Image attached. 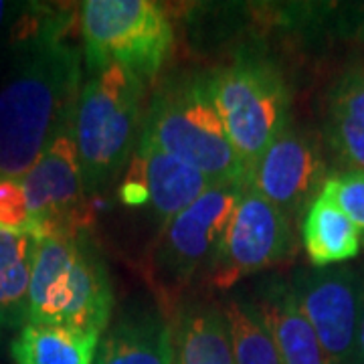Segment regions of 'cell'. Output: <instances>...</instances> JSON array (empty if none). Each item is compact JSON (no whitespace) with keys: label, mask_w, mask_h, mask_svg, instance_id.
I'll return each instance as SVG.
<instances>
[{"label":"cell","mask_w":364,"mask_h":364,"mask_svg":"<svg viewBox=\"0 0 364 364\" xmlns=\"http://www.w3.org/2000/svg\"><path fill=\"white\" fill-rule=\"evenodd\" d=\"M326 162L310 134L287 126L247 174V186L265 196L289 221L306 215L326 181Z\"/></svg>","instance_id":"11"},{"label":"cell","mask_w":364,"mask_h":364,"mask_svg":"<svg viewBox=\"0 0 364 364\" xmlns=\"http://www.w3.org/2000/svg\"><path fill=\"white\" fill-rule=\"evenodd\" d=\"M18 181L33 221V233L39 239L87 229V193L73 126Z\"/></svg>","instance_id":"10"},{"label":"cell","mask_w":364,"mask_h":364,"mask_svg":"<svg viewBox=\"0 0 364 364\" xmlns=\"http://www.w3.org/2000/svg\"><path fill=\"white\" fill-rule=\"evenodd\" d=\"M243 188L245 184L235 182L215 184L160 227L146 253L144 275L168 318L191 287L208 282Z\"/></svg>","instance_id":"5"},{"label":"cell","mask_w":364,"mask_h":364,"mask_svg":"<svg viewBox=\"0 0 364 364\" xmlns=\"http://www.w3.org/2000/svg\"><path fill=\"white\" fill-rule=\"evenodd\" d=\"M21 25V55L0 85V178L23 176L73 126L83 87V53L67 39L65 14L35 11Z\"/></svg>","instance_id":"1"},{"label":"cell","mask_w":364,"mask_h":364,"mask_svg":"<svg viewBox=\"0 0 364 364\" xmlns=\"http://www.w3.org/2000/svg\"><path fill=\"white\" fill-rule=\"evenodd\" d=\"M0 229L13 233H33V221L18 176L0 178Z\"/></svg>","instance_id":"22"},{"label":"cell","mask_w":364,"mask_h":364,"mask_svg":"<svg viewBox=\"0 0 364 364\" xmlns=\"http://www.w3.org/2000/svg\"><path fill=\"white\" fill-rule=\"evenodd\" d=\"M350 28V37L356 45L364 49V4H356L348 13V21L344 23Z\"/></svg>","instance_id":"23"},{"label":"cell","mask_w":364,"mask_h":364,"mask_svg":"<svg viewBox=\"0 0 364 364\" xmlns=\"http://www.w3.org/2000/svg\"><path fill=\"white\" fill-rule=\"evenodd\" d=\"M146 83L119 65L90 73L79 93L73 136L87 196L102 193L130 162L144 128Z\"/></svg>","instance_id":"3"},{"label":"cell","mask_w":364,"mask_h":364,"mask_svg":"<svg viewBox=\"0 0 364 364\" xmlns=\"http://www.w3.org/2000/svg\"><path fill=\"white\" fill-rule=\"evenodd\" d=\"M322 191L358 229L364 245V170L332 172L326 176Z\"/></svg>","instance_id":"21"},{"label":"cell","mask_w":364,"mask_h":364,"mask_svg":"<svg viewBox=\"0 0 364 364\" xmlns=\"http://www.w3.org/2000/svg\"><path fill=\"white\" fill-rule=\"evenodd\" d=\"M112 312V277L90 231L41 239L28 289L26 322L65 326L104 336Z\"/></svg>","instance_id":"2"},{"label":"cell","mask_w":364,"mask_h":364,"mask_svg":"<svg viewBox=\"0 0 364 364\" xmlns=\"http://www.w3.org/2000/svg\"><path fill=\"white\" fill-rule=\"evenodd\" d=\"M13 11V4H9V2H0V28L4 25V21H6V16L11 14Z\"/></svg>","instance_id":"25"},{"label":"cell","mask_w":364,"mask_h":364,"mask_svg":"<svg viewBox=\"0 0 364 364\" xmlns=\"http://www.w3.org/2000/svg\"><path fill=\"white\" fill-rule=\"evenodd\" d=\"M207 87L245 170L289 126V87L284 73L257 55L207 73Z\"/></svg>","instance_id":"7"},{"label":"cell","mask_w":364,"mask_h":364,"mask_svg":"<svg viewBox=\"0 0 364 364\" xmlns=\"http://www.w3.org/2000/svg\"><path fill=\"white\" fill-rule=\"evenodd\" d=\"M324 134L346 170H364V61L346 67L330 85Z\"/></svg>","instance_id":"15"},{"label":"cell","mask_w":364,"mask_h":364,"mask_svg":"<svg viewBox=\"0 0 364 364\" xmlns=\"http://www.w3.org/2000/svg\"><path fill=\"white\" fill-rule=\"evenodd\" d=\"M328 364H354L363 322L364 279L346 265L312 267L289 279Z\"/></svg>","instance_id":"9"},{"label":"cell","mask_w":364,"mask_h":364,"mask_svg":"<svg viewBox=\"0 0 364 364\" xmlns=\"http://www.w3.org/2000/svg\"><path fill=\"white\" fill-rule=\"evenodd\" d=\"M90 73L119 65L150 85L168 61L174 26L154 0H87L79 9Z\"/></svg>","instance_id":"6"},{"label":"cell","mask_w":364,"mask_h":364,"mask_svg":"<svg viewBox=\"0 0 364 364\" xmlns=\"http://www.w3.org/2000/svg\"><path fill=\"white\" fill-rule=\"evenodd\" d=\"M215 184L221 182L162 152L140 136L119 195L126 205H146L158 225L164 227Z\"/></svg>","instance_id":"12"},{"label":"cell","mask_w":364,"mask_h":364,"mask_svg":"<svg viewBox=\"0 0 364 364\" xmlns=\"http://www.w3.org/2000/svg\"><path fill=\"white\" fill-rule=\"evenodd\" d=\"M100 340L65 326L26 322L11 342V358L14 364H93Z\"/></svg>","instance_id":"18"},{"label":"cell","mask_w":364,"mask_h":364,"mask_svg":"<svg viewBox=\"0 0 364 364\" xmlns=\"http://www.w3.org/2000/svg\"><path fill=\"white\" fill-rule=\"evenodd\" d=\"M227 316L235 364H284L257 306L245 298H233L223 304Z\"/></svg>","instance_id":"20"},{"label":"cell","mask_w":364,"mask_h":364,"mask_svg":"<svg viewBox=\"0 0 364 364\" xmlns=\"http://www.w3.org/2000/svg\"><path fill=\"white\" fill-rule=\"evenodd\" d=\"M39 237L0 229V328H23Z\"/></svg>","instance_id":"19"},{"label":"cell","mask_w":364,"mask_h":364,"mask_svg":"<svg viewBox=\"0 0 364 364\" xmlns=\"http://www.w3.org/2000/svg\"><path fill=\"white\" fill-rule=\"evenodd\" d=\"M301 241L312 267H332L360 253L358 229L340 207L320 191L301 221Z\"/></svg>","instance_id":"17"},{"label":"cell","mask_w":364,"mask_h":364,"mask_svg":"<svg viewBox=\"0 0 364 364\" xmlns=\"http://www.w3.org/2000/svg\"><path fill=\"white\" fill-rule=\"evenodd\" d=\"M142 138L215 182H247L245 164L208 93L207 75L164 81L146 109Z\"/></svg>","instance_id":"4"},{"label":"cell","mask_w":364,"mask_h":364,"mask_svg":"<svg viewBox=\"0 0 364 364\" xmlns=\"http://www.w3.org/2000/svg\"><path fill=\"white\" fill-rule=\"evenodd\" d=\"M296 253L291 221L245 184L223 239L208 284L229 289L249 275L286 263Z\"/></svg>","instance_id":"8"},{"label":"cell","mask_w":364,"mask_h":364,"mask_svg":"<svg viewBox=\"0 0 364 364\" xmlns=\"http://www.w3.org/2000/svg\"><path fill=\"white\" fill-rule=\"evenodd\" d=\"M253 304L257 306L284 364H328L322 344L306 314L301 312L287 279H265Z\"/></svg>","instance_id":"14"},{"label":"cell","mask_w":364,"mask_h":364,"mask_svg":"<svg viewBox=\"0 0 364 364\" xmlns=\"http://www.w3.org/2000/svg\"><path fill=\"white\" fill-rule=\"evenodd\" d=\"M93 364H174L170 318L160 306L124 310L107 326Z\"/></svg>","instance_id":"13"},{"label":"cell","mask_w":364,"mask_h":364,"mask_svg":"<svg viewBox=\"0 0 364 364\" xmlns=\"http://www.w3.org/2000/svg\"><path fill=\"white\" fill-rule=\"evenodd\" d=\"M364 279V275H363ZM364 364V306H363V322H360V336H358V352H356V363Z\"/></svg>","instance_id":"24"},{"label":"cell","mask_w":364,"mask_h":364,"mask_svg":"<svg viewBox=\"0 0 364 364\" xmlns=\"http://www.w3.org/2000/svg\"><path fill=\"white\" fill-rule=\"evenodd\" d=\"M170 322L174 364H235L231 330L221 306L186 301Z\"/></svg>","instance_id":"16"}]
</instances>
